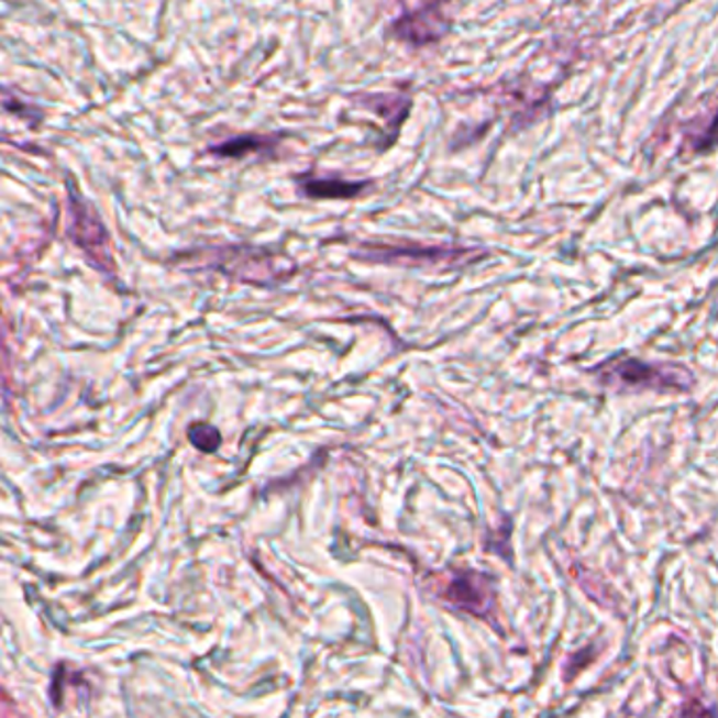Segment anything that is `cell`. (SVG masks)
I'll return each mask as SVG.
<instances>
[{
    "mask_svg": "<svg viewBox=\"0 0 718 718\" xmlns=\"http://www.w3.org/2000/svg\"><path fill=\"white\" fill-rule=\"evenodd\" d=\"M590 373L600 386L616 393H689L695 375L678 363H647L641 358H611Z\"/></svg>",
    "mask_w": 718,
    "mask_h": 718,
    "instance_id": "cell-1",
    "label": "cell"
},
{
    "mask_svg": "<svg viewBox=\"0 0 718 718\" xmlns=\"http://www.w3.org/2000/svg\"><path fill=\"white\" fill-rule=\"evenodd\" d=\"M66 195H68V234L78 247L87 253V257L101 268L112 270V255H110V234L101 222L98 209L91 200L85 199L78 192L75 179L66 177Z\"/></svg>",
    "mask_w": 718,
    "mask_h": 718,
    "instance_id": "cell-2",
    "label": "cell"
},
{
    "mask_svg": "<svg viewBox=\"0 0 718 718\" xmlns=\"http://www.w3.org/2000/svg\"><path fill=\"white\" fill-rule=\"evenodd\" d=\"M446 600L472 616L480 619H489L494 611V582L476 571H466L457 575L449 588H446Z\"/></svg>",
    "mask_w": 718,
    "mask_h": 718,
    "instance_id": "cell-3",
    "label": "cell"
},
{
    "mask_svg": "<svg viewBox=\"0 0 718 718\" xmlns=\"http://www.w3.org/2000/svg\"><path fill=\"white\" fill-rule=\"evenodd\" d=\"M299 192L308 199H356L373 188L372 179H346L342 175L306 174L298 177Z\"/></svg>",
    "mask_w": 718,
    "mask_h": 718,
    "instance_id": "cell-4",
    "label": "cell"
},
{
    "mask_svg": "<svg viewBox=\"0 0 718 718\" xmlns=\"http://www.w3.org/2000/svg\"><path fill=\"white\" fill-rule=\"evenodd\" d=\"M443 27H445V18L441 15V11L437 7H423L407 15H400L393 25V32L400 41L421 47L439 41Z\"/></svg>",
    "mask_w": 718,
    "mask_h": 718,
    "instance_id": "cell-5",
    "label": "cell"
},
{
    "mask_svg": "<svg viewBox=\"0 0 718 718\" xmlns=\"http://www.w3.org/2000/svg\"><path fill=\"white\" fill-rule=\"evenodd\" d=\"M352 100L356 101V106L382 117L384 123L390 126L393 140H397L400 126L411 112V98L405 93H358Z\"/></svg>",
    "mask_w": 718,
    "mask_h": 718,
    "instance_id": "cell-6",
    "label": "cell"
},
{
    "mask_svg": "<svg viewBox=\"0 0 718 718\" xmlns=\"http://www.w3.org/2000/svg\"><path fill=\"white\" fill-rule=\"evenodd\" d=\"M280 144L278 135H259V133H245L236 135L232 140H225L222 144L209 146L207 154L225 161H243L248 156H274V152Z\"/></svg>",
    "mask_w": 718,
    "mask_h": 718,
    "instance_id": "cell-7",
    "label": "cell"
},
{
    "mask_svg": "<svg viewBox=\"0 0 718 718\" xmlns=\"http://www.w3.org/2000/svg\"><path fill=\"white\" fill-rule=\"evenodd\" d=\"M190 437V443L197 446L199 451H205V453H213L218 446L222 445V434L218 428L209 426V423H197L190 428L188 432Z\"/></svg>",
    "mask_w": 718,
    "mask_h": 718,
    "instance_id": "cell-8",
    "label": "cell"
},
{
    "mask_svg": "<svg viewBox=\"0 0 718 718\" xmlns=\"http://www.w3.org/2000/svg\"><path fill=\"white\" fill-rule=\"evenodd\" d=\"M689 146L695 154H708L718 148V110L710 124H706L702 131H695L689 137Z\"/></svg>",
    "mask_w": 718,
    "mask_h": 718,
    "instance_id": "cell-9",
    "label": "cell"
}]
</instances>
